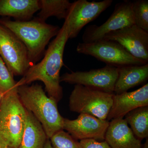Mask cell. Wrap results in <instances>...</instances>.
<instances>
[{"label":"cell","instance_id":"obj_9","mask_svg":"<svg viewBox=\"0 0 148 148\" xmlns=\"http://www.w3.org/2000/svg\"><path fill=\"white\" fill-rule=\"evenodd\" d=\"M112 3V0H77L72 3L65 19L68 26L69 39L76 38L85 26L97 18Z\"/></svg>","mask_w":148,"mask_h":148},{"label":"cell","instance_id":"obj_1","mask_svg":"<svg viewBox=\"0 0 148 148\" xmlns=\"http://www.w3.org/2000/svg\"><path fill=\"white\" fill-rule=\"evenodd\" d=\"M69 39L68 26L65 20L58 34L49 46L44 58L29 68L17 82L18 86L40 81L45 86L49 97L57 103L61 101L63 92L60 85V71L63 65L64 49Z\"/></svg>","mask_w":148,"mask_h":148},{"label":"cell","instance_id":"obj_5","mask_svg":"<svg viewBox=\"0 0 148 148\" xmlns=\"http://www.w3.org/2000/svg\"><path fill=\"white\" fill-rule=\"evenodd\" d=\"M114 94L75 85L69 98V108L72 112L88 114L105 120L112 105Z\"/></svg>","mask_w":148,"mask_h":148},{"label":"cell","instance_id":"obj_21","mask_svg":"<svg viewBox=\"0 0 148 148\" xmlns=\"http://www.w3.org/2000/svg\"><path fill=\"white\" fill-rule=\"evenodd\" d=\"M13 76L0 56V94L2 96L18 88Z\"/></svg>","mask_w":148,"mask_h":148},{"label":"cell","instance_id":"obj_3","mask_svg":"<svg viewBox=\"0 0 148 148\" xmlns=\"http://www.w3.org/2000/svg\"><path fill=\"white\" fill-rule=\"evenodd\" d=\"M0 24L19 39L27 48L32 65L39 60L49 41L58 34L60 28L36 18L26 21L0 19Z\"/></svg>","mask_w":148,"mask_h":148},{"label":"cell","instance_id":"obj_12","mask_svg":"<svg viewBox=\"0 0 148 148\" xmlns=\"http://www.w3.org/2000/svg\"><path fill=\"white\" fill-rule=\"evenodd\" d=\"M102 39L119 43L135 58L148 62V33L135 24L111 32Z\"/></svg>","mask_w":148,"mask_h":148},{"label":"cell","instance_id":"obj_26","mask_svg":"<svg viewBox=\"0 0 148 148\" xmlns=\"http://www.w3.org/2000/svg\"><path fill=\"white\" fill-rule=\"evenodd\" d=\"M0 148H8L7 147H0Z\"/></svg>","mask_w":148,"mask_h":148},{"label":"cell","instance_id":"obj_22","mask_svg":"<svg viewBox=\"0 0 148 148\" xmlns=\"http://www.w3.org/2000/svg\"><path fill=\"white\" fill-rule=\"evenodd\" d=\"M49 140L53 148H82L79 142L64 130L56 132Z\"/></svg>","mask_w":148,"mask_h":148},{"label":"cell","instance_id":"obj_11","mask_svg":"<svg viewBox=\"0 0 148 148\" xmlns=\"http://www.w3.org/2000/svg\"><path fill=\"white\" fill-rule=\"evenodd\" d=\"M110 121L88 114H81L76 119H64L63 130L77 140L92 139L105 140Z\"/></svg>","mask_w":148,"mask_h":148},{"label":"cell","instance_id":"obj_10","mask_svg":"<svg viewBox=\"0 0 148 148\" xmlns=\"http://www.w3.org/2000/svg\"><path fill=\"white\" fill-rule=\"evenodd\" d=\"M134 24L131 1H124L116 5L111 16L101 26L92 25L86 27L83 35V41L86 43L95 42L109 33Z\"/></svg>","mask_w":148,"mask_h":148},{"label":"cell","instance_id":"obj_7","mask_svg":"<svg viewBox=\"0 0 148 148\" xmlns=\"http://www.w3.org/2000/svg\"><path fill=\"white\" fill-rule=\"evenodd\" d=\"M0 56L13 76L24 75L32 65L24 44L1 24Z\"/></svg>","mask_w":148,"mask_h":148},{"label":"cell","instance_id":"obj_6","mask_svg":"<svg viewBox=\"0 0 148 148\" xmlns=\"http://www.w3.org/2000/svg\"><path fill=\"white\" fill-rule=\"evenodd\" d=\"M78 53L94 57L110 66L117 68L128 66H141L147 64L130 54L118 43L101 39L91 43H79Z\"/></svg>","mask_w":148,"mask_h":148},{"label":"cell","instance_id":"obj_14","mask_svg":"<svg viewBox=\"0 0 148 148\" xmlns=\"http://www.w3.org/2000/svg\"><path fill=\"white\" fill-rule=\"evenodd\" d=\"M105 140L111 148H142L141 140L136 138L123 118L111 120Z\"/></svg>","mask_w":148,"mask_h":148},{"label":"cell","instance_id":"obj_15","mask_svg":"<svg viewBox=\"0 0 148 148\" xmlns=\"http://www.w3.org/2000/svg\"><path fill=\"white\" fill-rule=\"evenodd\" d=\"M118 75L114 94H119L144 83L148 79V64L141 66H128L118 68Z\"/></svg>","mask_w":148,"mask_h":148},{"label":"cell","instance_id":"obj_4","mask_svg":"<svg viewBox=\"0 0 148 148\" xmlns=\"http://www.w3.org/2000/svg\"><path fill=\"white\" fill-rule=\"evenodd\" d=\"M26 111L17 89L3 95L0 101V147L18 148L26 121Z\"/></svg>","mask_w":148,"mask_h":148},{"label":"cell","instance_id":"obj_16","mask_svg":"<svg viewBox=\"0 0 148 148\" xmlns=\"http://www.w3.org/2000/svg\"><path fill=\"white\" fill-rule=\"evenodd\" d=\"M40 8L39 0H0V16L13 17L15 21L31 20Z\"/></svg>","mask_w":148,"mask_h":148},{"label":"cell","instance_id":"obj_18","mask_svg":"<svg viewBox=\"0 0 148 148\" xmlns=\"http://www.w3.org/2000/svg\"><path fill=\"white\" fill-rule=\"evenodd\" d=\"M124 119L133 134L141 140L148 138V106L134 109L125 115Z\"/></svg>","mask_w":148,"mask_h":148},{"label":"cell","instance_id":"obj_20","mask_svg":"<svg viewBox=\"0 0 148 148\" xmlns=\"http://www.w3.org/2000/svg\"><path fill=\"white\" fill-rule=\"evenodd\" d=\"M134 24L148 33V1L135 0L131 1Z\"/></svg>","mask_w":148,"mask_h":148},{"label":"cell","instance_id":"obj_25","mask_svg":"<svg viewBox=\"0 0 148 148\" xmlns=\"http://www.w3.org/2000/svg\"><path fill=\"white\" fill-rule=\"evenodd\" d=\"M142 148H148V138L146 139L145 142L144 143V145Z\"/></svg>","mask_w":148,"mask_h":148},{"label":"cell","instance_id":"obj_19","mask_svg":"<svg viewBox=\"0 0 148 148\" xmlns=\"http://www.w3.org/2000/svg\"><path fill=\"white\" fill-rule=\"evenodd\" d=\"M39 2L40 11L36 18L44 22L51 16L65 19L72 3L69 0H40Z\"/></svg>","mask_w":148,"mask_h":148},{"label":"cell","instance_id":"obj_24","mask_svg":"<svg viewBox=\"0 0 148 148\" xmlns=\"http://www.w3.org/2000/svg\"><path fill=\"white\" fill-rule=\"evenodd\" d=\"M44 148H53L51 144L50 140L49 139H47Z\"/></svg>","mask_w":148,"mask_h":148},{"label":"cell","instance_id":"obj_2","mask_svg":"<svg viewBox=\"0 0 148 148\" xmlns=\"http://www.w3.org/2000/svg\"><path fill=\"white\" fill-rule=\"evenodd\" d=\"M17 93L24 108L42 125L48 139L63 130L64 118L59 113L58 103L47 96L42 86L38 84L19 86Z\"/></svg>","mask_w":148,"mask_h":148},{"label":"cell","instance_id":"obj_8","mask_svg":"<svg viewBox=\"0 0 148 148\" xmlns=\"http://www.w3.org/2000/svg\"><path fill=\"white\" fill-rule=\"evenodd\" d=\"M118 75V68L106 65L103 68L89 71L66 73L61 76L60 81L71 84L80 85L114 94Z\"/></svg>","mask_w":148,"mask_h":148},{"label":"cell","instance_id":"obj_13","mask_svg":"<svg viewBox=\"0 0 148 148\" xmlns=\"http://www.w3.org/2000/svg\"><path fill=\"white\" fill-rule=\"evenodd\" d=\"M148 106V84L132 92L114 94L112 105L107 117L108 121L123 118L134 109Z\"/></svg>","mask_w":148,"mask_h":148},{"label":"cell","instance_id":"obj_27","mask_svg":"<svg viewBox=\"0 0 148 148\" xmlns=\"http://www.w3.org/2000/svg\"><path fill=\"white\" fill-rule=\"evenodd\" d=\"M2 95H1V94H0V101H1V99L2 98Z\"/></svg>","mask_w":148,"mask_h":148},{"label":"cell","instance_id":"obj_23","mask_svg":"<svg viewBox=\"0 0 148 148\" xmlns=\"http://www.w3.org/2000/svg\"><path fill=\"white\" fill-rule=\"evenodd\" d=\"M79 143L82 148H111L105 140L99 141L87 139L80 140Z\"/></svg>","mask_w":148,"mask_h":148},{"label":"cell","instance_id":"obj_17","mask_svg":"<svg viewBox=\"0 0 148 148\" xmlns=\"http://www.w3.org/2000/svg\"><path fill=\"white\" fill-rule=\"evenodd\" d=\"M26 111L25 127L18 148H44L48 139L45 131L34 115Z\"/></svg>","mask_w":148,"mask_h":148}]
</instances>
